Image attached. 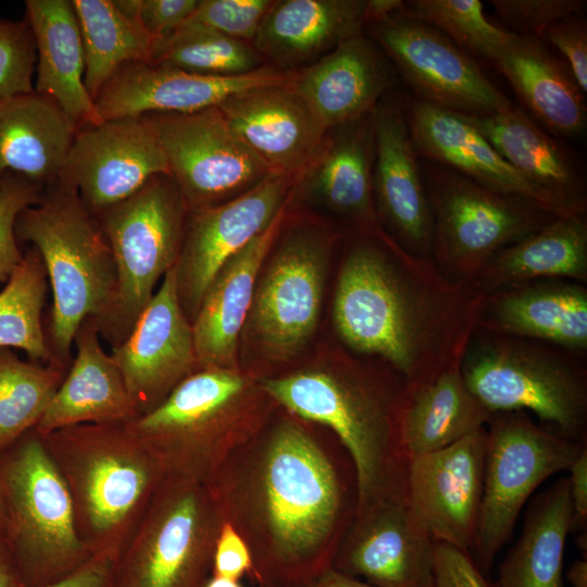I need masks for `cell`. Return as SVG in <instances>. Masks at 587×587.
Listing matches in <instances>:
<instances>
[{"instance_id":"6da1fadb","label":"cell","mask_w":587,"mask_h":587,"mask_svg":"<svg viewBox=\"0 0 587 587\" xmlns=\"http://www.w3.org/2000/svg\"><path fill=\"white\" fill-rule=\"evenodd\" d=\"M205 486L248 545L260 587H304L332 567L358 503L344 446L279 405Z\"/></svg>"},{"instance_id":"7a4b0ae2","label":"cell","mask_w":587,"mask_h":587,"mask_svg":"<svg viewBox=\"0 0 587 587\" xmlns=\"http://www.w3.org/2000/svg\"><path fill=\"white\" fill-rule=\"evenodd\" d=\"M362 229L338 273L334 327L349 350L402 377L409 396L462 361L486 294L474 280L448 278L376 225Z\"/></svg>"},{"instance_id":"3957f363","label":"cell","mask_w":587,"mask_h":587,"mask_svg":"<svg viewBox=\"0 0 587 587\" xmlns=\"http://www.w3.org/2000/svg\"><path fill=\"white\" fill-rule=\"evenodd\" d=\"M259 382L277 405L327 428L344 446L355 469L357 508L405 482L400 423L408 390L394 370L338 353Z\"/></svg>"},{"instance_id":"277c9868","label":"cell","mask_w":587,"mask_h":587,"mask_svg":"<svg viewBox=\"0 0 587 587\" xmlns=\"http://www.w3.org/2000/svg\"><path fill=\"white\" fill-rule=\"evenodd\" d=\"M276 408L251 372L204 367L127 425L166 476L205 485Z\"/></svg>"},{"instance_id":"5b68a950","label":"cell","mask_w":587,"mask_h":587,"mask_svg":"<svg viewBox=\"0 0 587 587\" xmlns=\"http://www.w3.org/2000/svg\"><path fill=\"white\" fill-rule=\"evenodd\" d=\"M41 438L67 486L80 539L92 554L118 558L164 470L127 424H78Z\"/></svg>"},{"instance_id":"8992f818","label":"cell","mask_w":587,"mask_h":587,"mask_svg":"<svg viewBox=\"0 0 587 587\" xmlns=\"http://www.w3.org/2000/svg\"><path fill=\"white\" fill-rule=\"evenodd\" d=\"M20 241L39 252L52 291L45 322L48 347L57 365L68 370L72 347L82 322L92 316L101 323L116 292L112 250L97 221L75 189L55 183L40 203L24 209L15 222Z\"/></svg>"},{"instance_id":"52a82bcc","label":"cell","mask_w":587,"mask_h":587,"mask_svg":"<svg viewBox=\"0 0 587 587\" xmlns=\"http://www.w3.org/2000/svg\"><path fill=\"white\" fill-rule=\"evenodd\" d=\"M461 373L490 412L530 411L559 435L586 441L587 371L582 354L477 328Z\"/></svg>"},{"instance_id":"ba28073f","label":"cell","mask_w":587,"mask_h":587,"mask_svg":"<svg viewBox=\"0 0 587 587\" xmlns=\"http://www.w3.org/2000/svg\"><path fill=\"white\" fill-rule=\"evenodd\" d=\"M3 536L26 587H43L92 553L80 539L67 486L35 428L0 453Z\"/></svg>"},{"instance_id":"9c48e42d","label":"cell","mask_w":587,"mask_h":587,"mask_svg":"<svg viewBox=\"0 0 587 587\" xmlns=\"http://www.w3.org/2000/svg\"><path fill=\"white\" fill-rule=\"evenodd\" d=\"M189 210L167 174L95 216L112 250L116 292L109 315L98 324L111 348L129 335L154 295L159 279L175 265Z\"/></svg>"},{"instance_id":"30bf717a","label":"cell","mask_w":587,"mask_h":587,"mask_svg":"<svg viewBox=\"0 0 587 587\" xmlns=\"http://www.w3.org/2000/svg\"><path fill=\"white\" fill-rule=\"evenodd\" d=\"M223 524L205 485L166 476L116 559L110 587H204Z\"/></svg>"},{"instance_id":"8fae6325","label":"cell","mask_w":587,"mask_h":587,"mask_svg":"<svg viewBox=\"0 0 587 587\" xmlns=\"http://www.w3.org/2000/svg\"><path fill=\"white\" fill-rule=\"evenodd\" d=\"M421 168L433 220L430 259L448 278L474 280L499 251L557 217L441 165L426 161Z\"/></svg>"},{"instance_id":"7c38bea8","label":"cell","mask_w":587,"mask_h":587,"mask_svg":"<svg viewBox=\"0 0 587 587\" xmlns=\"http://www.w3.org/2000/svg\"><path fill=\"white\" fill-rule=\"evenodd\" d=\"M487 424L484 490L472 547L485 573L528 498L547 478L569 470L586 446L541 428L524 411L494 412Z\"/></svg>"},{"instance_id":"4fadbf2b","label":"cell","mask_w":587,"mask_h":587,"mask_svg":"<svg viewBox=\"0 0 587 587\" xmlns=\"http://www.w3.org/2000/svg\"><path fill=\"white\" fill-rule=\"evenodd\" d=\"M330 240L311 228L292 229L258 277L247 316L251 344L271 362L297 357L320 321Z\"/></svg>"},{"instance_id":"5bb4252c","label":"cell","mask_w":587,"mask_h":587,"mask_svg":"<svg viewBox=\"0 0 587 587\" xmlns=\"http://www.w3.org/2000/svg\"><path fill=\"white\" fill-rule=\"evenodd\" d=\"M189 212L226 202L275 174L230 128L221 110L143 115Z\"/></svg>"},{"instance_id":"9a60e30c","label":"cell","mask_w":587,"mask_h":587,"mask_svg":"<svg viewBox=\"0 0 587 587\" xmlns=\"http://www.w3.org/2000/svg\"><path fill=\"white\" fill-rule=\"evenodd\" d=\"M371 34L415 98L474 116L512 105L476 61L435 27L399 12L371 24Z\"/></svg>"},{"instance_id":"2e32d148","label":"cell","mask_w":587,"mask_h":587,"mask_svg":"<svg viewBox=\"0 0 587 587\" xmlns=\"http://www.w3.org/2000/svg\"><path fill=\"white\" fill-rule=\"evenodd\" d=\"M332 567L377 587H433L434 540L405 483L355 509Z\"/></svg>"},{"instance_id":"e0dca14e","label":"cell","mask_w":587,"mask_h":587,"mask_svg":"<svg viewBox=\"0 0 587 587\" xmlns=\"http://www.w3.org/2000/svg\"><path fill=\"white\" fill-rule=\"evenodd\" d=\"M294 177L272 174L221 204L189 212L174 265L180 308L192 324L220 268L284 212Z\"/></svg>"},{"instance_id":"ac0fdd59","label":"cell","mask_w":587,"mask_h":587,"mask_svg":"<svg viewBox=\"0 0 587 587\" xmlns=\"http://www.w3.org/2000/svg\"><path fill=\"white\" fill-rule=\"evenodd\" d=\"M158 174L170 171L154 132L142 116L122 117L78 129L57 183L97 216Z\"/></svg>"},{"instance_id":"d6986e66","label":"cell","mask_w":587,"mask_h":587,"mask_svg":"<svg viewBox=\"0 0 587 587\" xmlns=\"http://www.w3.org/2000/svg\"><path fill=\"white\" fill-rule=\"evenodd\" d=\"M486 428L410 458L407 490L434 542L469 552L476 535L485 474Z\"/></svg>"},{"instance_id":"ffe728a7","label":"cell","mask_w":587,"mask_h":587,"mask_svg":"<svg viewBox=\"0 0 587 587\" xmlns=\"http://www.w3.org/2000/svg\"><path fill=\"white\" fill-rule=\"evenodd\" d=\"M138 416L158 407L199 370L192 324L183 312L174 266L139 315L127 338L111 352Z\"/></svg>"},{"instance_id":"44dd1931","label":"cell","mask_w":587,"mask_h":587,"mask_svg":"<svg viewBox=\"0 0 587 587\" xmlns=\"http://www.w3.org/2000/svg\"><path fill=\"white\" fill-rule=\"evenodd\" d=\"M292 77L273 67L237 76H215L163 64L129 62L108 79L93 102L101 121L149 113H191L216 107L245 89L286 84Z\"/></svg>"},{"instance_id":"7402d4cb","label":"cell","mask_w":587,"mask_h":587,"mask_svg":"<svg viewBox=\"0 0 587 587\" xmlns=\"http://www.w3.org/2000/svg\"><path fill=\"white\" fill-rule=\"evenodd\" d=\"M372 121L376 217L385 222L392 239L404 250L430 259L432 212L420 157L411 138L405 101H380L372 112Z\"/></svg>"},{"instance_id":"603a6c76","label":"cell","mask_w":587,"mask_h":587,"mask_svg":"<svg viewBox=\"0 0 587 587\" xmlns=\"http://www.w3.org/2000/svg\"><path fill=\"white\" fill-rule=\"evenodd\" d=\"M290 82L245 89L217 108L235 134L274 173L298 177L328 130Z\"/></svg>"},{"instance_id":"cb8c5ba5","label":"cell","mask_w":587,"mask_h":587,"mask_svg":"<svg viewBox=\"0 0 587 587\" xmlns=\"http://www.w3.org/2000/svg\"><path fill=\"white\" fill-rule=\"evenodd\" d=\"M411 138L420 158L498 192L533 201L562 216L553 202L522 176L467 115L417 98L405 101Z\"/></svg>"},{"instance_id":"d4e9b609","label":"cell","mask_w":587,"mask_h":587,"mask_svg":"<svg viewBox=\"0 0 587 587\" xmlns=\"http://www.w3.org/2000/svg\"><path fill=\"white\" fill-rule=\"evenodd\" d=\"M478 329L583 354L587 349V288L570 279L500 288L486 295Z\"/></svg>"},{"instance_id":"484cf974","label":"cell","mask_w":587,"mask_h":587,"mask_svg":"<svg viewBox=\"0 0 587 587\" xmlns=\"http://www.w3.org/2000/svg\"><path fill=\"white\" fill-rule=\"evenodd\" d=\"M394 80L387 59L360 34L294 74L290 84L328 130L371 114Z\"/></svg>"},{"instance_id":"4316f807","label":"cell","mask_w":587,"mask_h":587,"mask_svg":"<svg viewBox=\"0 0 587 587\" xmlns=\"http://www.w3.org/2000/svg\"><path fill=\"white\" fill-rule=\"evenodd\" d=\"M467 117L502 158L553 202L562 216L586 214L582 167L572 152L524 109L512 104L496 114Z\"/></svg>"},{"instance_id":"83f0119b","label":"cell","mask_w":587,"mask_h":587,"mask_svg":"<svg viewBox=\"0 0 587 587\" xmlns=\"http://www.w3.org/2000/svg\"><path fill=\"white\" fill-rule=\"evenodd\" d=\"M284 212L220 268L192 322L199 369L239 370L238 348L255 284Z\"/></svg>"},{"instance_id":"f1b7e54d","label":"cell","mask_w":587,"mask_h":587,"mask_svg":"<svg viewBox=\"0 0 587 587\" xmlns=\"http://www.w3.org/2000/svg\"><path fill=\"white\" fill-rule=\"evenodd\" d=\"M75 358L35 429L40 436L78 424H127L138 417L123 376L100 344L97 320L86 317Z\"/></svg>"},{"instance_id":"f546056e","label":"cell","mask_w":587,"mask_h":587,"mask_svg":"<svg viewBox=\"0 0 587 587\" xmlns=\"http://www.w3.org/2000/svg\"><path fill=\"white\" fill-rule=\"evenodd\" d=\"M25 9L37 54L35 91L77 129L102 122L84 84L85 52L72 0H26Z\"/></svg>"},{"instance_id":"4dcf8cb0","label":"cell","mask_w":587,"mask_h":587,"mask_svg":"<svg viewBox=\"0 0 587 587\" xmlns=\"http://www.w3.org/2000/svg\"><path fill=\"white\" fill-rule=\"evenodd\" d=\"M494 65L525 112L554 137L580 136L587 126L584 92L569 67L538 38L512 33Z\"/></svg>"},{"instance_id":"1f68e13d","label":"cell","mask_w":587,"mask_h":587,"mask_svg":"<svg viewBox=\"0 0 587 587\" xmlns=\"http://www.w3.org/2000/svg\"><path fill=\"white\" fill-rule=\"evenodd\" d=\"M330 129L298 177L309 193L358 227L377 225L372 113Z\"/></svg>"},{"instance_id":"d6a6232c","label":"cell","mask_w":587,"mask_h":587,"mask_svg":"<svg viewBox=\"0 0 587 587\" xmlns=\"http://www.w3.org/2000/svg\"><path fill=\"white\" fill-rule=\"evenodd\" d=\"M366 0L274 1L253 39L255 49L283 67L317 61L363 34Z\"/></svg>"},{"instance_id":"836d02e7","label":"cell","mask_w":587,"mask_h":587,"mask_svg":"<svg viewBox=\"0 0 587 587\" xmlns=\"http://www.w3.org/2000/svg\"><path fill=\"white\" fill-rule=\"evenodd\" d=\"M77 132L36 91L0 101V177L13 172L46 188L55 184Z\"/></svg>"},{"instance_id":"e575fe53","label":"cell","mask_w":587,"mask_h":587,"mask_svg":"<svg viewBox=\"0 0 587 587\" xmlns=\"http://www.w3.org/2000/svg\"><path fill=\"white\" fill-rule=\"evenodd\" d=\"M539 279L587 282L586 214L557 216L499 251L476 275L486 294Z\"/></svg>"},{"instance_id":"d590c367","label":"cell","mask_w":587,"mask_h":587,"mask_svg":"<svg viewBox=\"0 0 587 587\" xmlns=\"http://www.w3.org/2000/svg\"><path fill=\"white\" fill-rule=\"evenodd\" d=\"M490 412L467 388L461 362L408 396L401 442L408 459L442 449L484 427Z\"/></svg>"},{"instance_id":"8d00e7d4","label":"cell","mask_w":587,"mask_h":587,"mask_svg":"<svg viewBox=\"0 0 587 587\" xmlns=\"http://www.w3.org/2000/svg\"><path fill=\"white\" fill-rule=\"evenodd\" d=\"M569 477L554 482L529 505L523 530L499 569V587H563V558L572 532Z\"/></svg>"},{"instance_id":"74e56055","label":"cell","mask_w":587,"mask_h":587,"mask_svg":"<svg viewBox=\"0 0 587 587\" xmlns=\"http://www.w3.org/2000/svg\"><path fill=\"white\" fill-rule=\"evenodd\" d=\"M85 52L84 84L95 101L129 62L152 63L157 39L140 23L136 0H72Z\"/></svg>"},{"instance_id":"f35d334b","label":"cell","mask_w":587,"mask_h":587,"mask_svg":"<svg viewBox=\"0 0 587 587\" xmlns=\"http://www.w3.org/2000/svg\"><path fill=\"white\" fill-rule=\"evenodd\" d=\"M48 284L45 263L32 247L0 291V348L23 350L46 365L55 364L42 319Z\"/></svg>"},{"instance_id":"ab89813d","label":"cell","mask_w":587,"mask_h":587,"mask_svg":"<svg viewBox=\"0 0 587 587\" xmlns=\"http://www.w3.org/2000/svg\"><path fill=\"white\" fill-rule=\"evenodd\" d=\"M67 371L0 348V453L36 427Z\"/></svg>"},{"instance_id":"60d3db41","label":"cell","mask_w":587,"mask_h":587,"mask_svg":"<svg viewBox=\"0 0 587 587\" xmlns=\"http://www.w3.org/2000/svg\"><path fill=\"white\" fill-rule=\"evenodd\" d=\"M152 63L215 76L243 75L260 68L258 54L245 41L195 22H186L158 39Z\"/></svg>"},{"instance_id":"b9f144b4","label":"cell","mask_w":587,"mask_h":587,"mask_svg":"<svg viewBox=\"0 0 587 587\" xmlns=\"http://www.w3.org/2000/svg\"><path fill=\"white\" fill-rule=\"evenodd\" d=\"M401 12L435 27L474 60L492 64L512 35L488 21L480 0L404 1Z\"/></svg>"},{"instance_id":"7bdbcfd3","label":"cell","mask_w":587,"mask_h":587,"mask_svg":"<svg viewBox=\"0 0 587 587\" xmlns=\"http://www.w3.org/2000/svg\"><path fill=\"white\" fill-rule=\"evenodd\" d=\"M46 187L13 172L0 177V284L7 283L21 264L15 222L26 208L41 202Z\"/></svg>"},{"instance_id":"ee69618b","label":"cell","mask_w":587,"mask_h":587,"mask_svg":"<svg viewBox=\"0 0 587 587\" xmlns=\"http://www.w3.org/2000/svg\"><path fill=\"white\" fill-rule=\"evenodd\" d=\"M36 46L27 21L0 20V101L35 91Z\"/></svg>"},{"instance_id":"f6af8a7d","label":"cell","mask_w":587,"mask_h":587,"mask_svg":"<svg viewBox=\"0 0 587 587\" xmlns=\"http://www.w3.org/2000/svg\"><path fill=\"white\" fill-rule=\"evenodd\" d=\"M273 2L271 0H199L187 22L202 24L240 41H253Z\"/></svg>"},{"instance_id":"bcb514c9","label":"cell","mask_w":587,"mask_h":587,"mask_svg":"<svg viewBox=\"0 0 587 587\" xmlns=\"http://www.w3.org/2000/svg\"><path fill=\"white\" fill-rule=\"evenodd\" d=\"M496 14L517 36L540 38L552 24L582 13L585 0H489Z\"/></svg>"},{"instance_id":"7dc6e473","label":"cell","mask_w":587,"mask_h":587,"mask_svg":"<svg viewBox=\"0 0 587 587\" xmlns=\"http://www.w3.org/2000/svg\"><path fill=\"white\" fill-rule=\"evenodd\" d=\"M554 47L566 60L580 90L587 92V22L583 12L549 26L539 38Z\"/></svg>"},{"instance_id":"c3c4849f","label":"cell","mask_w":587,"mask_h":587,"mask_svg":"<svg viewBox=\"0 0 587 587\" xmlns=\"http://www.w3.org/2000/svg\"><path fill=\"white\" fill-rule=\"evenodd\" d=\"M433 587H489L469 552L434 542Z\"/></svg>"},{"instance_id":"681fc988","label":"cell","mask_w":587,"mask_h":587,"mask_svg":"<svg viewBox=\"0 0 587 587\" xmlns=\"http://www.w3.org/2000/svg\"><path fill=\"white\" fill-rule=\"evenodd\" d=\"M199 0H136V12L145 29L157 40L186 23Z\"/></svg>"},{"instance_id":"f907efd6","label":"cell","mask_w":587,"mask_h":587,"mask_svg":"<svg viewBox=\"0 0 587 587\" xmlns=\"http://www.w3.org/2000/svg\"><path fill=\"white\" fill-rule=\"evenodd\" d=\"M253 561L248 545L228 523H224L213 553L212 575L239 580L252 575Z\"/></svg>"},{"instance_id":"816d5d0a","label":"cell","mask_w":587,"mask_h":587,"mask_svg":"<svg viewBox=\"0 0 587 587\" xmlns=\"http://www.w3.org/2000/svg\"><path fill=\"white\" fill-rule=\"evenodd\" d=\"M116 559L108 552L92 554L77 569L43 587H110Z\"/></svg>"},{"instance_id":"f5cc1de1","label":"cell","mask_w":587,"mask_h":587,"mask_svg":"<svg viewBox=\"0 0 587 587\" xmlns=\"http://www.w3.org/2000/svg\"><path fill=\"white\" fill-rule=\"evenodd\" d=\"M570 494L573 505L572 530H586L587 524V447L569 467Z\"/></svg>"},{"instance_id":"db71d44e","label":"cell","mask_w":587,"mask_h":587,"mask_svg":"<svg viewBox=\"0 0 587 587\" xmlns=\"http://www.w3.org/2000/svg\"><path fill=\"white\" fill-rule=\"evenodd\" d=\"M0 587H26L15 558L0 532Z\"/></svg>"},{"instance_id":"11a10c76","label":"cell","mask_w":587,"mask_h":587,"mask_svg":"<svg viewBox=\"0 0 587 587\" xmlns=\"http://www.w3.org/2000/svg\"><path fill=\"white\" fill-rule=\"evenodd\" d=\"M304 587H377L362 579L346 575L333 567L325 570Z\"/></svg>"},{"instance_id":"9f6ffc18","label":"cell","mask_w":587,"mask_h":587,"mask_svg":"<svg viewBox=\"0 0 587 587\" xmlns=\"http://www.w3.org/2000/svg\"><path fill=\"white\" fill-rule=\"evenodd\" d=\"M403 3L404 1L401 0H366L365 24H374L401 12Z\"/></svg>"},{"instance_id":"6f0895ef","label":"cell","mask_w":587,"mask_h":587,"mask_svg":"<svg viewBox=\"0 0 587 587\" xmlns=\"http://www.w3.org/2000/svg\"><path fill=\"white\" fill-rule=\"evenodd\" d=\"M566 579L573 587H587V561L576 560L566 573Z\"/></svg>"},{"instance_id":"680465c9","label":"cell","mask_w":587,"mask_h":587,"mask_svg":"<svg viewBox=\"0 0 587 587\" xmlns=\"http://www.w3.org/2000/svg\"><path fill=\"white\" fill-rule=\"evenodd\" d=\"M204 587H243L239 580L223 576L211 575Z\"/></svg>"},{"instance_id":"91938a15","label":"cell","mask_w":587,"mask_h":587,"mask_svg":"<svg viewBox=\"0 0 587 587\" xmlns=\"http://www.w3.org/2000/svg\"><path fill=\"white\" fill-rule=\"evenodd\" d=\"M3 526H4V507H3V499H2V491H1V484H0V532L1 533L3 532Z\"/></svg>"}]
</instances>
